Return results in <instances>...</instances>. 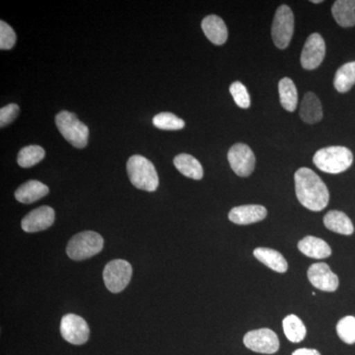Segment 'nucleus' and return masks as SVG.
Instances as JSON below:
<instances>
[{"label":"nucleus","instance_id":"obj_1","mask_svg":"<svg viewBox=\"0 0 355 355\" xmlns=\"http://www.w3.org/2000/svg\"><path fill=\"white\" fill-rule=\"evenodd\" d=\"M295 191L299 202L312 211H321L330 202L326 184L309 168H300L294 175Z\"/></svg>","mask_w":355,"mask_h":355},{"label":"nucleus","instance_id":"obj_2","mask_svg":"<svg viewBox=\"0 0 355 355\" xmlns=\"http://www.w3.org/2000/svg\"><path fill=\"white\" fill-rule=\"evenodd\" d=\"M313 162L318 169L329 174L347 171L354 163V154L345 146H329L315 153Z\"/></svg>","mask_w":355,"mask_h":355},{"label":"nucleus","instance_id":"obj_3","mask_svg":"<svg viewBox=\"0 0 355 355\" xmlns=\"http://www.w3.org/2000/svg\"><path fill=\"white\" fill-rule=\"evenodd\" d=\"M127 169L128 178L135 188L146 191L157 190L158 174L148 159L141 155H133L128 159Z\"/></svg>","mask_w":355,"mask_h":355},{"label":"nucleus","instance_id":"obj_4","mask_svg":"<svg viewBox=\"0 0 355 355\" xmlns=\"http://www.w3.org/2000/svg\"><path fill=\"white\" fill-rule=\"evenodd\" d=\"M55 125L62 137L76 148L87 146L89 128L85 123L79 121L76 114L62 111L55 116Z\"/></svg>","mask_w":355,"mask_h":355},{"label":"nucleus","instance_id":"obj_5","mask_svg":"<svg viewBox=\"0 0 355 355\" xmlns=\"http://www.w3.org/2000/svg\"><path fill=\"white\" fill-rule=\"evenodd\" d=\"M104 247V239L94 231H84L70 239L67 254L71 260L83 261L99 254Z\"/></svg>","mask_w":355,"mask_h":355},{"label":"nucleus","instance_id":"obj_6","mask_svg":"<svg viewBox=\"0 0 355 355\" xmlns=\"http://www.w3.org/2000/svg\"><path fill=\"white\" fill-rule=\"evenodd\" d=\"M294 33V15L289 6H279L275 12L272 26L273 44L280 50H284L291 44Z\"/></svg>","mask_w":355,"mask_h":355},{"label":"nucleus","instance_id":"obj_7","mask_svg":"<svg viewBox=\"0 0 355 355\" xmlns=\"http://www.w3.org/2000/svg\"><path fill=\"white\" fill-rule=\"evenodd\" d=\"M132 268L128 261L114 260L105 266L103 277L105 286L113 293L123 291L130 284Z\"/></svg>","mask_w":355,"mask_h":355},{"label":"nucleus","instance_id":"obj_8","mask_svg":"<svg viewBox=\"0 0 355 355\" xmlns=\"http://www.w3.org/2000/svg\"><path fill=\"white\" fill-rule=\"evenodd\" d=\"M243 342L247 349L258 354H273L279 349V336L270 329L249 331Z\"/></svg>","mask_w":355,"mask_h":355},{"label":"nucleus","instance_id":"obj_9","mask_svg":"<svg viewBox=\"0 0 355 355\" xmlns=\"http://www.w3.org/2000/svg\"><path fill=\"white\" fill-rule=\"evenodd\" d=\"M228 161L231 169L239 177H248L254 172L256 157L253 150L247 144H234L228 151Z\"/></svg>","mask_w":355,"mask_h":355},{"label":"nucleus","instance_id":"obj_10","mask_svg":"<svg viewBox=\"0 0 355 355\" xmlns=\"http://www.w3.org/2000/svg\"><path fill=\"white\" fill-rule=\"evenodd\" d=\"M60 334L67 342L80 345L87 342L90 329L83 318L76 314H67L60 322Z\"/></svg>","mask_w":355,"mask_h":355},{"label":"nucleus","instance_id":"obj_11","mask_svg":"<svg viewBox=\"0 0 355 355\" xmlns=\"http://www.w3.org/2000/svg\"><path fill=\"white\" fill-rule=\"evenodd\" d=\"M326 55V43L317 33L310 35L301 53V65L307 70L316 69L323 62Z\"/></svg>","mask_w":355,"mask_h":355},{"label":"nucleus","instance_id":"obj_12","mask_svg":"<svg viewBox=\"0 0 355 355\" xmlns=\"http://www.w3.org/2000/svg\"><path fill=\"white\" fill-rule=\"evenodd\" d=\"M307 275L312 286L322 291L334 292L340 286L338 275L324 263L311 266Z\"/></svg>","mask_w":355,"mask_h":355},{"label":"nucleus","instance_id":"obj_13","mask_svg":"<svg viewBox=\"0 0 355 355\" xmlns=\"http://www.w3.org/2000/svg\"><path fill=\"white\" fill-rule=\"evenodd\" d=\"M55 210L50 207H41L32 210L21 222L23 230L27 233L40 232L50 228L55 222Z\"/></svg>","mask_w":355,"mask_h":355},{"label":"nucleus","instance_id":"obj_14","mask_svg":"<svg viewBox=\"0 0 355 355\" xmlns=\"http://www.w3.org/2000/svg\"><path fill=\"white\" fill-rule=\"evenodd\" d=\"M268 216L265 207L259 205H241L230 210L229 220L238 225H248L263 220Z\"/></svg>","mask_w":355,"mask_h":355},{"label":"nucleus","instance_id":"obj_15","mask_svg":"<svg viewBox=\"0 0 355 355\" xmlns=\"http://www.w3.org/2000/svg\"><path fill=\"white\" fill-rule=\"evenodd\" d=\"M202 31L207 38L216 46L225 44L228 39V30L225 23L217 15H209L202 20Z\"/></svg>","mask_w":355,"mask_h":355},{"label":"nucleus","instance_id":"obj_16","mask_svg":"<svg viewBox=\"0 0 355 355\" xmlns=\"http://www.w3.org/2000/svg\"><path fill=\"white\" fill-rule=\"evenodd\" d=\"M299 114H300L301 120L304 123H310V125L322 121L323 109H322L321 101L315 93H306L302 102H301Z\"/></svg>","mask_w":355,"mask_h":355},{"label":"nucleus","instance_id":"obj_17","mask_svg":"<svg viewBox=\"0 0 355 355\" xmlns=\"http://www.w3.org/2000/svg\"><path fill=\"white\" fill-rule=\"evenodd\" d=\"M298 249L305 256L317 260L329 258L331 254V249L328 243L314 236L303 238L298 243Z\"/></svg>","mask_w":355,"mask_h":355},{"label":"nucleus","instance_id":"obj_18","mask_svg":"<svg viewBox=\"0 0 355 355\" xmlns=\"http://www.w3.org/2000/svg\"><path fill=\"white\" fill-rule=\"evenodd\" d=\"M48 187L36 180L26 182L15 191V198L19 202L33 203L48 195Z\"/></svg>","mask_w":355,"mask_h":355},{"label":"nucleus","instance_id":"obj_19","mask_svg":"<svg viewBox=\"0 0 355 355\" xmlns=\"http://www.w3.org/2000/svg\"><path fill=\"white\" fill-rule=\"evenodd\" d=\"M324 224L329 230L342 235H352L354 226L345 212L340 210H331L324 217Z\"/></svg>","mask_w":355,"mask_h":355},{"label":"nucleus","instance_id":"obj_20","mask_svg":"<svg viewBox=\"0 0 355 355\" xmlns=\"http://www.w3.org/2000/svg\"><path fill=\"white\" fill-rule=\"evenodd\" d=\"M254 258L275 272L284 273L288 270V263L279 252L268 248H257L254 251Z\"/></svg>","mask_w":355,"mask_h":355},{"label":"nucleus","instance_id":"obj_21","mask_svg":"<svg viewBox=\"0 0 355 355\" xmlns=\"http://www.w3.org/2000/svg\"><path fill=\"white\" fill-rule=\"evenodd\" d=\"M336 22L343 28L355 26V0H338L331 7Z\"/></svg>","mask_w":355,"mask_h":355},{"label":"nucleus","instance_id":"obj_22","mask_svg":"<svg viewBox=\"0 0 355 355\" xmlns=\"http://www.w3.org/2000/svg\"><path fill=\"white\" fill-rule=\"evenodd\" d=\"M174 165L178 171L184 176L193 180H202L203 177L202 166L197 158L190 154H179L174 159Z\"/></svg>","mask_w":355,"mask_h":355},{"label":"nucleus","instance_id":"obj_23","mask_svg":"<svg viewBox=\"0 0 355 355\" xmlns=\"http://www.w3.org/2000/svg\"><path fill=\"white\" fill-rule=\"evenodd\" d=\"M279 101L286 111L294 112L297 108L298 92L295 84L288 77H284L279 83Z\"/></svg>","mask_w":355,"mask_h":355},{"label":"nucleus","instance_id":"obj_24","mask_svg":"<svg viewBox=\"0 0 355 355\" xmlns=\"http://www.w3.org/2000/svg\"><path fill=\"white\" fill-rule=\"evenodd\" d=\"M355 85V62L343 64L336 72L334 86L340 93L349 92Z\"/></svg>","mask_w":355,"mask_h":355},{"label":"nucleus","instance_id":"obj_25","mask_svg":"<svg viewBox=\"0 0 355 355\" xmlns=\"http://www.w3.org/2000/svg\"><path fill=\"white\" fill-rule=\"evenodd\" d=\"M284 334L292 343H300L304 340L307 330L300 318L295 315H289L282 322Z\"/></svg>","mask_w":355,"mask_h":355},{"label":"nucleus","instance_id":"obj_26","mask_svg":"<svg viewBox=\"0 0 355 355\" xmlns=\"http://www.w3.org/2000/svg\"><path fill=\"white\" fill-rule=\"evenodd\" d=\"M43 147L39 146H29L21 149L18 154L17 162L21 167L30 168L38 164L44 158Z\"/></svg>","mask_w":355,"mask_h":355},{"label":"nucleus","instance_id":"obj_27","mask_svg":"<svg viewBox=\"0 0 355 355\" xmlns=\"http://www.w3.org/2000/svg\"><path fill=\"white\" fill-rule=\"evenodd\" d=\"M153 125L163 130H179L184 127V121L172 113H160L153 118Z\"/></svg>","mask_w":355,"mask_h":355},{"label":"nucleus","instance_id":"obj_28","mask_svg":"<svg viewBox=\"0 0 355 355\" xmlns=\"http://www.w3.org/2000/svg\"><path fill=\"white\" fill-rule=\"evenodd\" d=\"M336 333L343 343L354 345L355 343V317L347 316L338 321L336 324Z\"/></svg>","mask_w":355,"mask_h":355},{"label":"nucleus","instance_id":"obj_29","mask_svg":"<svg viewBox=\"0 0 355 355\" xmlns=\"http://www.w3.org/2000/svg\"><path fill=\"white\" fill-rule=\"evenodd\" d=\"M231 95L238 107L242 109H248L251 106V99H250L249 93L246 86L244 84L236 81V83L231 84L230 88Z\"/></svg>","mask_w":355,"mask_h":355},{"label":"nucleus","instance_id":"obj_30","mask_svg":"<svg viewBox=\"0 0 355 355\" xmlns=\"http://www.w3.org/2000/svg\"><path fill=\"white\" fill-rule=\"evenodd\" d=\"M16 34L11 26L4 21H0V49L10 50L16 43Z\"/></svg>","mask_w":355,"mask_h":355},{"label":"nucleus","instance_id":"obj_31","mask_svg":"<svg viewBox=\"0 0 355 355\" xmlns=\"http://www.w3.org/2000/svg\"><path fill=\"white\" fill-rule=\"evenodd\" d=\"M20 109L17 104H9L0 109V127L4 128L12 123L18 114Z\"/></svg>","mask_w":355,"mask_h":355},{"label":"nucleus","instance_id":"obj_32","mask_svg":"<svg viewBox=\"0 0 355 355\" xmlns=\"http://www.w3.org/2000/svg\"><path fill=\"white\" fill-rule=\"evenodd\" d=\"M292 355H321L316 349H300L295 350Z\"/></svg>","mask_w":355,"mask_h":355},{"label":"nucleus","instance_id":"obj_33","mask_svg":"<svg viewBox=\"0 0 355 355\" xmlns=\"http://www.w3.org/2000/svg\"><path fill=\"white\" fill-rule=\"evenodd\" d=\"M311 2H312V3H322L323 1H322V0H312Z\"/></svg>","mask_w":355,"mask_h":355}]
</instances>
